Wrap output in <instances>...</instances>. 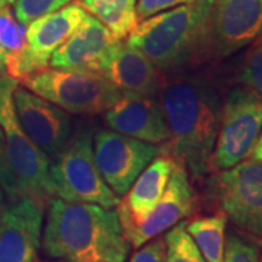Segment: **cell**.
<instances>
[{"mask_svg":"<svg viewBox=\"0 0 262 262\" xmlns=\"http://www.w3.org/2000/svg\"><path fill=\"white\" fill-rule=\"evenodd\" d=\"M162 103L169 139L162 153L196 178L211 170V155L220 127L222 105L215 88L200 76L163 80Z\"/></svg>","mask_w":262,"mask_h":262,"instance_id":"1","label":"cell"},{"mask_svg":"<svg viewBox=\"0 0 262 262\" xmlns=\"http://www.w3.org/2000/svg\"><path fill=\"white\" fill-rule=\"evenodd\" d=\"M42 248L70 262H125L131 246L117 210L51 198Z\"/></svg>","mask_w":262,"mask_h":262,"instance_id":"2","label":"cell"},{"mask_svg":"<svg viewBox=\"0 0 262 262\" xmlns=\"http://www.w3.org/2000/svg\"><path fill=\"white\" fill-rule=\"evenodd\" d=\"M213 0H194L143 19L127 44L160 70H175L206 60V27Z\"/></svg>","mask_w":262,"mask_h":262,"instance_id":"3","label":"cell"},{"mask_svg":"<svg viewBox=\"0 0 262 262\" xmlns=\"http://www.w3.org/2000/svg\"><path fill=\"white\" fill-rule=\"evenodd\" d=\"M18 82L10 76H0V128L5 134L8 160L16 184L18 198L32 196L44 203L54 196V185L50 175L51 162L34 144L22 128L13 103V91Z\"/></svg>","mask_w":262,"mask_h":262,"instance_id":"4","label":"cell"},{"mask_svg":"<svg viewBox=\"0 0 262 262\" xmlns=\"http://www.w3.org/2000/svg\"><path fill=\"white\" fill-rule=\"evenodd\" d=\"M20 83L66 113L82 115L103 114L122 96L101 73L91 70L46 67L25 77Z\"/></svg>","mask_w":262,"mask_h":262,"instance_id":"5","label":"cell"},{"mask_svg":"<svg viewBox=\"0 0 262 262\" xmlns=\"http://www.w3.org/2000/svg\"><path fill=\"white\" fill-rule=\"evenodd\" d=\"M50 175L54 196L73 203H91L105 208L118 206L120 198L106 185L94 158V139L89 130H82L70 139L53 158Z\"/></svg>","mask_w":262,"mask_h":262,"instance_id":"6","label":"cell"},{"mask_svg":"<svg viewBox=\"0 0 262 262\" xmlns=\"http://www.w3.org/2000/svg\"><path fill=\"white\" fill-rule=\"evenodd\" d=\"M262 128V98L237 86L222 105L211 169L226 170L249 159Z\"/></svg>","mask_w":262,"mask_h":262,"instance_id":"7","label":"cell"},{"mask_svg":"<svg viewBox=\"0 0 262 262\" xmlns=\"http://www.w3.org/2000/svg\"><path fill=\"white\" fill-rule=\"evenodd\" d=\"M213 192L220 211L239 233L262 246V163L244 160L233 168L219 170Z\"/></svg>","mask_w":262,"mask_h":262,"instance_id":"8","label":"cell"},{"mask_svg":"<svg viewBox=\"0 0 262 262\" xmlns=\"http://www.w3.org/2000/svg\"><path fill=\"white\" fill-rule=\"evenodd\" d=\"M262 34V0H213L206 27V58H225Z\"/></svg>","mask_w":262,"mask_h":262,"instance_id":"9","label":"cell"},{"mask_svg":"<svg viewBox=\"0 0 262 262\" xmlns=\"http://www.w3.org/2000/svg\"><path fill=\"white\" fill-rule=\"evenodd\" d=\"M162 153L156 144L137 140L114 130H98L94 136V158L106 185L125 195L141 170Z\"/></svg>","mask_w":262,"mask_h":262,"instance_id":"10","label":"cell"},{"mask_svg":"<svg viewBox=\"0 0 262 262\" xmlns=\"http://www.w3.org/2000/svg\"><path fill=\"white\" fill-rule=\"evenodd\" d=\"M196 198L187 169L178 163L169 177L168 185L156 207L139 223L122 225V232L130 246L139 249L153 237L172 229L194 213Z\"/></svg>","mask_w":262,"mask_h":262,"instance_id":"11","label":"cell"},{"mask_svg":"<svg viewBox=\"0 0 262 262\" xmlns=\"http://www.w3.org/2000/svg\"><path fill=\"white\" fill-rule=\"evenodd\" d=\"M13 103L19 122L29 139L48 158H56L72 139L69 114L56 103L20 86L13 91Z\"/></svg>","mask_w":262,"mask_h":262,"instance_id":"12","label":"cell"},{"mask_svg":"<svg viewBox=\"0 0 262 262\" xmlns=\"http://www.w3.org/2000/svg\"><path fill=\"white\" fill-rule=\"evenodd\" d=\"M44 203L20 196L6 206L0 220V262H35Z\"/></svg>","mask_w":262,"mask_h":262,"instance_id":"13","label":"cell"},{"mask_svg":"<svg viewBox=\"0 0 262 262\" xmlns=\"http://www.w3.org/2000/svg\"><path fill=\"white\" fill-rule=\"evenodd\" d=\"M86 16L88 12L76 2L31 20L25 29L27 51L24 58V79L48 67L54 51L64 44Z\"/></svg>","mask_w":262,"mask_h":262,"instance_id":"14","label":"cell"},{"mask_svg":"<svg viewBox=\"0 0 262 262\" xmlns=\"http://www.w3.org/2000/svg\"><path fill=\"white\" fill-rule=\"evenodd\" d=\"M96 72L121 94L155 96L165 80L159 67L122 39H115L106 50Z\"/></svg>","mask_w":262,"mask_h":262,"instance_id":"15","label":"cell"},{"mask_svg":"<svg viewBox=\"0 0 262 262\" xmlns=\"http://www.w3.org/2000/svg\"><path fill=\"white\" fill-rule=\"evenodd\" d=\"M103 122L111 130L151 144H165L169 139L162 103L150 95L122 94L103 113Z\"/></svg>","mask_w":262,"mask_h":262,"instance_id":"16","label":"cell"},{"mask_svg":"<svg viewBox=\"0 0 262 262\" xmlns=\"http://www.w3.org/2000/svg\"><path fill=\"white\" fill-rule=\"evenodd\" d=\"M114 41L115 38L110 29L95 16L88 15L64 44L54 51L48 66L54 69L96 72L99 61Z\"/></svg>","mask_w":262,"mask_h":262,"instance_id":"17","label":"cell"},{"mask_svg":"<svg viewBox=\"0 0 262 262\" xmlns=\"http://www.w3.org/2000/svg\"><path fill=\"white\" fill-rule=\"evenodd\" d=\"M173 163L175 162L169 156L162 155L156 156L141 170L125 192L124 200H120L117 206L121 226L139 223L150 214L166 189Z\"/></svg>","mask_w":262,"mask_h":262,"instance_id":"18","label":"cell"},{"mask_svg":"<svg viewBox=\"0 0 262 262\" xmlns=\"http://www.w3.org/2000/svg\"><path fill=\"white\" fill-rule=\"evenodd\" d=\"M0 51L5 57L6 75L16 82H22L27 35L25 25L18 20L12 5H6L0 9Z\"/></svg>","mask_w":262,"mask_h":262,"instance_id":"19","label":"cell"},{"mask_svg":"<svg viewBox=\"0 0 262 262\" xmlns=\"http://www.w3.org/2000/svg\"><path fill=\"white\" fill-rule=\"evenodd\" d=\"M80 6L110 29L115 39H124L137 27V0H79Z\"/></svg>","mask_w":262,"mask_h":262,"instance_id":"20","label":"cell"},{"mask_svg":"<svg viewBox=\"0 0 262 262\" xmlns=\"http://www.w3.org/2000/svg\"><path fill=\"white\" fill-rule=\"evenodd\" d=\"M227 217L222 211L187 222L188 233L195 241L206 262H225Z\"/></svg>","mask_w":262,"mask_h":262,"instance_id":"21","label":"cell"},{"mask_svg":"<svg viewBox=\"0 0 262 262\" xmlns=\"http://www.w3.org/2000/svg\"><path fill=\"white\" fill-rule=\"evenodd\" d=\"M166 256L165 262H206L195 241L188 233L187 222H179L165 236Z\"/></svg>","mask_w":262,"mask_h":262,"instance_id":"22","label":"cell"},{"mask_svg":"<svg viewBox=\"0 0 262 262\" xmlns=\"http://www.w3.org/2000/svg\"><path fill=\"white\" fill-rule=\"evenodd\" d=\"M237 80L241 86L262 98V46L252 44L239 69Z\"/></svg>","mask_w":262,"mask_h":262,"instance_id":"23","label":"cell"},{"mask_svg":"<svg viewBox=\"0 0 262 262\" xmlns=\"http://www.w3.org/2000/svg\"><path fill=\"white\" fill-rule=\"evenodd\" d=\"M73 0H13V12L20 24L25 27L31 20L61 9Z\"/></svg>","mask_w":262,"mask_h":262,"instance_id":"24","label":"cell"},{"mask_svg":"<svg viewBox=\"0 0 262 262\" xmlns=\"http://www.w3.org/2000/svg\"><path fill=\"white\" fill-rule=\"evenodd\" d=\"M225 262H262L258 245L241 233L226 236Z\"/></svg>","mask_w":262,"mask_h":262,"instance_id":"25","label":"cell"},{"mask_svg":"<svg viewBox=\"0 0 262 262\" xmlns=\"http://www.w3.org/2000/svg\"><path fill=\"white\" fill-rule=\"evenodd\" d=\"M166 256V239L165 236H156L147 244L140 246V249L133 253L125 262H165Z\"/></svg>","mask_w":262,"mask_h":262,"instance_id":"26","label":"cell"},{"mask_svg":"<svg viewBox=\"0 0 262 262\" xmlns=\"http://www.w3.org/2000/svg\"><path fill=\"white\" fill-rule=\"evenodd\" d=\"M0 187L5 191V195L9 198V201L18 200V191L16 184L12 175V170L8 160V151H6V143H5V134L0 128Z\"/></svg>","mask_w":262,"mask_h":262,"instance_id":"27","label":"cell"},{"mask_svg":"<svg viewBox=\"0 0 262 262\" xmlns=\"http://www.w3.org/2000/svg\"><path fill=\"white\" fill-rule=\"evenodd\" d=\"M194 0H137V16L140 20L150 18L156 13L187 5Z\"/></svg>","mask_w":262,"mask_h":262,"instance_id":"28","label":"cell"},{"mask_svg":"<svg viewBox=\"0 0 262 262\" xmlns=\"http://www.w3.org/2000/svg\"><path fill=\"white\" fill-rule=\"evenodd\" d=\"M248 160L261 162L262 163V128L261 133H259V137H258V141H256V144H255V147H253L252 153H251V156H249Z\"/></svg>","mask_w":262,"mask_h":262,"instance_id":"29","label":"cell"},{"mask_svg":"<svg viewBox=\"0 0 262 262\" xmlns=\"http://www.w3.org/2000/svg\"><path fill=\"white\" fill-rule=\"evenodd\" d=\"M5 208H6V203H5V191L0 187V220H2V217H3Z\"/></svg>","mask_w":262,"mask_h":262,"instance_id":"30","label":"cell"},{"mask_svg":"<svg viewBox=\"0 0 262 262\" xmlns=\"http://www.w3.org/2000/svg\"><path fill=\"white\" fill-rule=\"evenodd\" d=\"M6 75V63H5V57L0 51V76Z\"/></svg>","mask_w":262,"mask_h":262,"instance_id":"31","label":"cell"},{"mask_svg":"<svg viewBox=\"0 0 262 262\" xmlns=\"http://www.w3.org/2000/svg\"><path fill=\"white\" fill-rule=\"evenodd\" d=\"M12 3H13V0H0V9L6 5H12Z\"/></svg>","mask_w":262,"mask_h":262,"instance_id":"32","label":"cell"},{"mask_svg":"<svg viewBox=\"0 0 262 262\" xmlns=\"http://www.w3.org/2000/svg\"><path fill=\"white\" fill-rule=\"evenodd\" d=\"M252 44H259V46H262V34H261V35H259V37L256 38L255 41H253Z\"/></svg>","mask_w":262,"mask_h":262,"instance_id":"33","label":"cell"},{"mask_svg":"<svg viewBox=\"0 0 262 262\" xmlns=\"http://www.w3.org/2000/svg\"><path fill=\"white\" fill-rule=\"evenodd\" d=\"M37 262V261H35ZM57 262H70V261H64V259H61V261H57Z\"/></svg>","mask_w":262,"mask_h":262,"instance_id":"34","label":"cell"}]
</instances>
